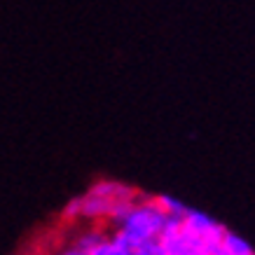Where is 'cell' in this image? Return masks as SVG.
Segmentation results:
<instances>
[{
	"label": "cell",
	"instance_id": "6da1fadb",
	"mask_svg": "<svg viewBox=\"0 0 255 255\" xmlns=\"http://www.w3.org/2000/svg\"><path fill=\"white\" fill-rule=\"evenodd\" d=\"M164 225H166V213L157 206L155 197H143L133 204L129 216L124 218L120 227L113 230V234L131 248H136L140 244L159 239L164 232Z\"/></svg>",
	"mask_w": 255,
	"mask_h": 255
},
{
	"label": "cell",
	"instance_id": "7a4b0ae2",
	"mask_svg": "<svg viewBox=\"0 0 255 255\" xmlns=\"http://www.w3.org/2000/svg\"><path fill=\"white\" fill-rule=\"evenodd\" d=\"M159 244L166 248L169 255H213L218 248L197 232L187 230L183 218H166Z\"/></svg>",
	"mask_w": 255,
	"mask_h": 255
},
{
	"label": "cell",
	"instance_id": "3957f363",
	"mask_svg": "<svg viewBox=\"0 0 255 255\" xmlns=\"http://www.w3.org/2000/svg\"><path fill=\"white\" fill-rule=\"evenodd\" d=\"M120 199H110V197H101V194H94L87 190L85 194V213L82 218L89 220V223H101V225H108L113 220V213H115V204Z\"/></svg>",
	"mask_w": 255,
	"mask_h": 255
},
{
	"label": "cell",
	"instance_id": "277c9868",
	"mask_svg": "<svg viewBox=\"0 0 255 255\" xmlns=\"http://www.w3.org/2000/svg\"><path fill=\"white\" fill-rule=\"evenodd\" d=\"M89 192L101 194V197H110V199H131V201H138L145 197V194L138 192L136 187L127 185V183H120V180H108V178L96 180V183L89 187Z\"/></svg>",
	"mask_w": 255,
	"mask_h": 255
},
{
	"label": "cell",
	"instance_id": "5b68a950",
	"mask_svg": "<svg viewBox=\"0 0 255 255\" xmlns=\"http://www.w3.org/2000/svg\"><path fill=\"white\" fill-rule=\"evenodd\" d=\"M113 234V227H108V225H101V223H92L87 230H82V232L75 237V241H73V246L78 248V251H82V253H94L96 248L103 244V241H108V237Z\"/></svg>",
	"mask_w": 255,
	"mask_h": 255
},
{
	"label": "cell",
	"instance_id": "8992f818",
	"mask_svg": "<svg viewBox=\"0 0 255 255\" xmlns=\"http://www.w3.org/2000/svg\"><path fill=\"white\" fill-rule=\"evenodd\" d=\"M213 255H255V248L251 246V241H246L237 232H230V230H227V234L223 237L220 246L216 248Z\"/></svg>",
	"mask_w": 255,
	"mask_h": 255
},
{
	"label": "cell",
	"instance_id": "52a82bcc",
	"mask_svg": "<svg viewBox=\"0 0 255 255\" xmlns=\"http://www.w3.org/2000/svg\"><path fill=\"white\" fill-rule=\"evenodd\" d=\"M85 213V194H80V197H70L66 204H63V211H61V220L63 223H78V220H85L82 218Z\"/></svg>",
	"mask_w": 255,
	"mask_h": 255
},
{
	"label": "cell",
	"instance_id": "ba28073f",
	"mask_svg": "<svg viewBox=\"0 0 255 255\" xmlns=\"http://www.w3.org/2000/svg\"><path fill=\"white\" fill-rule=\"evenodd\" d=\"M157 206L166 213V218H183L187 213V206L176 197H169V194H155Z\"/></svg>",
	"mask_w": 255,
	"mask_h": 255
},
{
	"label": "cell",
	"instance_id": "9c48e42d",
	"mask_svg": "<svg viewBox=\"0 0 255 255\" xmlns=\"http://www.w3.org/2000/svg\"><path fill=\"white\" fill-rule=\"evenodd\" d=\"M133 255H169L166 253V248L157 241H147V244H140V246L133 248Z\"/></svg>",
	"mask_w": 255,
	"mask_h": 255
},
{
	"label": "cell",
	"instance_id": "30bf717a",
	"mask_svg": "<svg viewBox=\"0 0 255 255\" xmlns=\"http://www.w3.org/2000/svg\"><path fill=\"white\" fill-rule=\"evenodd\" d=\"M56 255H87V253H82V251H78L75 246H70V248H66V251H61V253H56Z\"/></svg>",
	"mask_w": 255,
	"mask_h": 255
}]
</instances>
